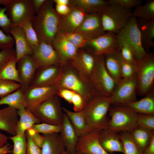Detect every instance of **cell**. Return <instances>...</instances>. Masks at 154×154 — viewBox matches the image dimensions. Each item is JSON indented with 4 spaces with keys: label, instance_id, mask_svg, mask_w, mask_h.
<instances>
[{
    "label": "cell",
    "instance_id": "1",
    "mask_svg": "<svg viewBox=\"0 0 154 154\" xmlns=\"http://www.w3.org/2000/svg\"><path fill=\"white\" fill-rule=\"evenodd\" d=\"M53 0H46L32 21L39 42L52 43L59 31L60 15Z\"/></svg>",
    "mask_w": 154,
    "mask_h": 154
},
{
    "label": "cell",
    "instance_id": "2",
    "mask_svg": "<svg viewBox=\"0 0 154 154\" xmlns=\"http://www.w3.org/2000/svg\"><path fill=\"white\" fill-rule=\"evenodd\" d=\"M111 105L110 97L97 95L86 104L82 111L89 132L107 128L108 114Z\"/></svg>",
    "mask_w": 154,
    "mask_h": 154
},
{
    "label": "cell",
    "instance_id": "3",
    "mask_svg": "<svg viewBox=\"0 0 154 154\" xmlns=\"http://www.w3.org/2000/svg\"><path fill=\"white\" fill-rule=\"evenodd\" d=\"M62 66V73L56 84L57 88L74 91L80 94L86 104L97 95L90 82L82 78L68 62Z\"/></svg>",
    "mask_w": 154,
    "mask_h": 154
},
{
    "label": "cell",
    "instance_id": "4",
    "mask_svg": "<svg viewBox=\"0 0 154 154\" xmlns=\"http://www.w3.org/2000/svg\"><path fill=\"white\" fill-rule=\"evenodd\" d=\"M117 35L120 49L122 45H127L133 53L136 62L147 55L142 44L136 18L131 17L125 26Z\"/></svg>",
    "mask_w": 154,
    "mask_h": 154
},
{
    "label": "cell",
    "instance_id": "5",
    "mask_svg": "<svg viewBox=\"0 0 154 154\" xmlns=\"http://www.w3.org/2000/svg\"><path fill=\"white\" fill-rule=\"evenodd\" d=\"M89 81L97 95L110 97L117 84L108 72L104 55L96 56Z\"/></svg>",
    "mask_w": 154,
    "mask_h": 154
},
{
    "label": "cell",
    "instance_id": "6",
    "mask_svg": "<svg viewBox=\"0 0 154 154\" xmlns=\"http://www.w3.org/2000/svg\"><path fill=\"white\" fill-rule=\"evenodd\" d=\"M108 114L107 128L118 132H130L137 126V114L126 105L112 104Z\"/></svg>",
    "mask_w": 154,
    "mask_h": 154
},
{
    "label": "cell",
    "instance_id": "7",
    "mask_svg": "<svg viewBox=\"0 0 154 154\" xmlns=\"http://www.w3.org/2000/svg\"><path fill=\"white\" fill-rule=\"evenodd\" d=\"M131 13L119 5L110 4L100 14L104 30L117 34L126 25L131 17Z\"/></svg>",
    "mask_w": 154,
    "mask_h": 154
},
{
    "label": "cell",
    "instance_id": "8",
    "mask_svg": "<svg viewBox=\"0 0 154 154\" xmlns=\"http://www.w3.org/2000/svg\"><path fill=\"white\" fill-rule=\"evenodd\" d=\"M58 96L55 94L31 111L42 123L61 126L64 116Z\"/></svg>",
    "mask_w": 154,
    "mask_h": 154
},
{
    "label": "cell",
    "instance_id": "9",
    "mask_svg": "<svg viewBox=\"0 0 154 154\" xmlns=\"http://www.w3.org/2000/svg\"><path fill=\"white\" fill-rule=\"evenodd\" d=\"M137 94L144 96L153 89L154 82V55L147 53L143 59L137 61Z\"/></svg>",
    "mask_w": 154,
    "mask_h": 154
},
{
    "label": "cell",
    "instance_id": "10",
    "mask_svg": "<svg viewBox=\"0 0 154 154\" xmlns=\"http://www.w3.org/2000/svg\"><path fill=\"white\" fill-rule=\"evenodd\" d=\"M6 7L11 27L21 26L26 21H32L36 14L31 0H12Z\"/></svg>",
    "mask_w": 154,
    "mask_h": 154
},
{
    "label": "cell",
    "instance_id": "11",
    "mask_svg": "<svg viewBox=\"0 0 154 154\" xmlns=\"http://www.w3.org/2000/svg\"><path fill=\"white\" fill-rule=\"evenodd\" d=\"M137 76L123 79L117 84L110 97L112 104L126 105L137 100Z\"/></svg>",
    "mask_w": 154,
    "mask_h": 154
},
{
    "label": "cell",
    "instance_id": "12",
    "mask_svg": "<svg viewBox=\"0 0 154 154\" xmlns=\"http://www.w3.org/2000/svg\"><path fill=\"white\" fill-rule=\"evenodd\" d=\"M88 51L95 56L120 52L117 40V35L106 32L102 35L88 41L86 45Z\"/></svg>",
    "mask_w": 154,
    "mask_h": 154
},
{
    "label": "cell",
    "instance_id": "13",
    "mask_svg": "<svg viewBox=\"0 0 154 154\" xmlns=\"http://www.w3.org/2000/svg\"><path fill=\"white\" fill-rule=\"evenodd\" d=\"M32 49L31 56L38 67L60 65L58 55L51 43L40 42Z\"/></svg>",
    "mask_w": 154,
    "mask_h": 154
},
{
    "label": "cell",
    "instance_id": "14",
    "mask_svg": "<svg viewBox=\"0 0 154 154\" xmlns=\"http://www.w3.org/2000/svg\"><path fill=\"white\" fill-rule=\"evenodd\" d=\"M96 60V56L88 51L79 49L75 56L68 63L82 78L89 82Z\"/></svg>",
    "mask_w": 154,
    "mask_h": 154
},
{
    "label": "cell",
    "instance_id": "15",
    "mask_svg": "<svg viewBox=\"0 0 154 154\" xmlns=\"http://www.w3.org/2000/svg\"><path fill=\"white\" fill-rule=\"evenodd\" d=\"M62 67L60 64L39 67L30 87L56 85L60 76Z\"/></svg>",
    "mask_w": 154,
    "mask_h": 154
},
{
    "label": "cell",
    "instance_id": "16",
    "mask_svg": "<svg viewBox=\"0 0 154 154\" xmlns=\"http://www.w3.org/2000/svg\"><path fill=\"white\" fill-rule=\"evenodd\" d=\"M56 85L29 87L24 92L26 108L31 111L34 110L42 102L56 94Z\"/></svg>",
    "mask_w": 154,
    "mask_h": 154
},
{
    "label": "cell",
    "instance_id": "17",
    "mask_svg": "<svg viewBox=\"0 0 154 154\" xmlns=\"http://www.w3.org/2000/svg\"><path fill=\"white\" fill-rule=\"evenodd\" d=\"M20 88L24 92L30 86L37 69V64L30 55L24 56L17 60V63Z\"/></svg>",
    "mask_w": 154,
    "mask_h": 154
},
{
    "label": "cell",
    "instance_id": "18",
    "mask_svg": "<svg viewBox=\"0 0 154 154\" xmlns=\"http://www.w3.org/2000/svg\"><path fill=\"white\" fill-rule=\"evenodd\" d=\"M88 41L96 38L106 32L102 25L100 14H88L76 30Z\"/></svg>",
    "mask_w": 154,
    "mask_h": 154
},
{
    "label": "cell",
    "instance_id": "19",
    "mask_svg": "<svg viewBox=\"0 0 154 154\" xmlns=\"http://www.w3.org/2000/svg\"><path fill=\"white\" fill-rule=\"evenodd\" d=\"M100 131L89 132L79 137L76 152L83 154H113L106 151L99 140Z\"/></svg>",
    "mask_w": 154,
    "mask_h": 154
},
{
    "label": "cell",
    "instance_id": "20",
    "mask_svg": "<svg viewBox=\"0 0 154 154\" xmlns=\"http://www.w3.org/2000/svg\"><path fill=\"white\" fill-rule=\"evenodd\" d=\"M69 6L71 9L69 13L65 15H60L59 31L61 32H74L88 14L79 7Z\"/></svg>",
    "mask_w": 154,
    "mask_h": 154
},
{
    "label": "cell",
    "instance_id": "21",
    "mask_svg": "<svg viewBox=\"0 0 154 154\" xmlns=\"http://www.w3.org/2000/svg\"><path fill=\"white\" fill-rule=\"evenodd\" d=\"M51 44L58 55L61 66L73 58L79 49L68 41L59 31Z\"/></svg>",
    "mask_w": 154,
    "mask_h": 154
},
{
    "label": "cell",
    "instance_id": "22",
    "mask_svg": "<svg viewBox=\"0 0 154 154\" xmlns=\"http://www.w3.org/2000/svg\"><path fill=\"white\" fill-rule=\"evenodd\" d=\"M59 133L66 150L70 154H75L79 137L64 113L61 130Z\"/></svg>",
    "mask_w": 154,
    "mask_h": 154
},
{
    "label": "cell",
    "instance_id": "23",
    "mask_svg": "<svg viewBox=\"0 0 154 154\" xmlns=\"http://www.w3.org/2000/svg\"><path fill=\"white\" fill-rule=\"evenodd\" d=\"M99 140L104 149L107 152L123 153L122 143L119 132L108 128L100 132Z\"/></svg>",
    "mask_w": 154,
    "mask_h": 154
},
{
    "label": "cell",
    "instance_id": "24",
    "mask_svg": "<svg viewBox=\"0 0 154 154\" xmlns=\"http://www.w3.org/2000/svg\"><path fill=\"white\" fill-rule=\"evenodd\" d=\"M18 111L9 106L0 109V130L13 136L17 134V127L19 120Z\"/></svg>",
    "mask_w": 154,
    "mask_h": 154
},
{
    "label": "cell",
    "instance_id": "25",
    "mask_svg": "<svg viewBox=\"0 0 154 154\" xmlns=\"http://www.w3.org/2000/svg\"><path fill=\"white\" fill-rule=\"evenodd\" d=\"M9 33L13 38L16 44L15 50L17 60L25 55L31 56L33 49L28 44L21 27H11Z\"/></svg>",
    "mask_w": 154,
    "mask_h": 154
},
{
    "label": "cell",
    "instance_id": "26",
    "mask_svg": "<svg viewBox=\"0 0 154 154\" xmlns=\"http://www.w3.org/2000/svg\"><path fill=\"white\" fill-rule=\"evenodd\" d=\"M110 4L104 0H70L69 5L79 7L87 14H100Z\"/></svg>",
    "mask_w": 154,
    "mask_h": 154
},
{
    "label": "cell",
    "instance_id": "27",
    "mask_svg": "<svg viewBox=\"0 0 154 154\" xmlns=\"http://www.w3.org/2000/svg\"><path fill=\"white\" fill-rule=\"evenodd\" d=\"M104 55L106 68L117 84L123 79L121 72V55L120 52L107 54Z\"/></svg>",
    "mask_w": 154,
    "mask_h": 154
},
{
    "label": "cell",
    "instance_id": "28",
    "mask_svg": "<svg viewBox=\"0 0 154 154\" xmlns=\"http://www.w3.org/2000/svg\"><path fill=\"white\" fill-rule=\"evenodd\" d=\"M142 44L146 51L154 46V19L145 20L139 19L137 20Z\"/></svg>",
    "mask_w": 154,
    "mask_h": 154
},
{
    "label": "cell",
    "instance_id": "29",
    "mask_svg": "<svg viewBox=\"0 0 154 154\" xmlns=\"http://www.w3.org/2000/svg\"><path fill=\"white\" fill-rule=\"evenodd\" d=\"M43 135L44 140L41 148L42 154H60L66 150L59 133Z\"/></svg>",
    "mask_w": 154,
    "mask_h": 154
},
{
    "label": "cell",
    "instance_id": "30",
    "mask_svg": "<svg viewBox=\"0 0 154 154\" xmlns=\"http://www.w3.org/2000/svg\"><path fill=\"white\" fill-rule=\"evenodd\" d=\"M138 114H154L153 89L139 100L125 105Z\"/></svg>",
    "mask_w": 154,
    "mask_h": 154
},
{
    "label": "cell",
    "instance_id": "31",
    "mask_svg": "<svg viewBox=\"0 0 154 154\" xmlns=\"http://www.w3.org/2000/svg\"><path fill=\"white\" fill-rule=\"evenodd\" d=\"M130 133L132 140L142 153L148 146L154 136V131L138 126Z\"/></svg>",
    "mask_w": 154,
    "mask_h": 154
},
{
    "label": "cell",
    "instance_id": "32",
    "mask_svg": "<svg viewBox=\"0 0 154 154\" xmlns=\"http://www.w3.org/2000/svg\"><path fill=\"white\" fill-rule=\"evenodd\" d=\"M62 108L64 113L67 116L79 137L89 133L82 110L75 112L65 108Z\"/></svg>",
    "mask_w": 154,
    "mask_h": 154
},
{
    "label": "cell",
    "instance_id": "33",
    "mask_svg": "<svg viewBox=\"0 0 154 154\" xmlns=\"http://www.w3.org/2000/svg\"><path fill=\"white\" fill-rule=\"evenodd\" d=\"M7 105L18 110L26 108V102L24 92L19 88L0 99V105Z\"/></svg>",
    "mask_w": 154,
    "mask_h": 154
},
{
    "label": "cell",
    "instance_id": "34",
    "mask_svg": "<svg viewBox=\"0 0 154 154\" xmlns=\"http://www.w3.org/2000/svg\"><path fill=\"white\" fill-rule=\"evenodd\" d=\"M17 61L16 56H13L0 67V79L13 80L20 84L16 66Z\"/></svg>",
    "mask_w": 154,
    "mask_h": 154
},
{
    "label": "cell",
    "instance_id": "35",
    "mask_svg": "<svg viewBox=\"0 0 154 154\" xmlns=\"http://www.w3.org/2000/svg\"><path fill=\"white\" fill-rule=\"evenodd\" d=\"M131 13V16L145 20L154 19V0H149L143 5L136 6Z\"/></svg>",
    "mask_w": 154,
    "mask_h": 154
},
{
    "label": "cell",
    "instance_id": "36",
    "mask_svg": "<svg viewBox=\"0 0 154 154\" xmlns=\"http://www.w3.org/2000/svg\"><path fill=\"white\" fill-rule=\"evenodd\" d=\"M13 142L12 151L9 154H27V141L25 132L8 137Z\"/></svg>",
    "mask_w": 154,
    "mask_h": 154
},
{
    "label": "cell",
    "instance_id": "37",
    "mask_svg": "<svg viewBox=\"0 0 154 154\" xmlns=\"http://www.w3.org/2000/svg\"><path fill=\"white\" fill-rule=\"evenodd\" d=\"M123 147L124 154H142L132 140L130 132H119Z\"/></svg>",
    "mask_w": 154,
    "mask_h": 154
},
{
    "label": "cell",
    "instance_id": "38",
    "mask_svg": "<svg viewBox=\"0 0 154 154\" xmlns=\"http://www.w3.org/2000/svg\"><path fill=\"white\" fill-rule=\"evenodd\" d=\"M24 33L27 41L33 49L39 42L37 33L34 29L32 21H27L21 26Z\"/></svg>",
    "mask_w": 154,
    "mask_h": 154
},
{
    "label": "cell",
    "instance_id": "39",
    "mask_svg": "<svg viewBox=\"0 0 154 154\" xmlns=\"http://www.w3.org/2000/svg\"><path fill=\"white\" fill-rule=\"evenodd\" d=\"M21 84L14 81L0 79V98L5 97L21 88Z\"/></svg>",
    "mask_w": 154,
    "mask_h": 154
},
{
    "label": "cell",
    "instance_id": "40",
    "mask_svg": "<svg viewBox=\"0 0 154 154\" xmlns=\"http://www.w3.org/2000/svg\"><path fill=\"white\" fill-rule=\"evenodd\" d=\"M60 32L68 41L78 49L86 46L88 41L83 36L77 33Z\"/></svg>",
    "mask_w": 154,
    "mask_h": 154
},
{
    "label": "cell",
    "instance_id": "41",
    "mask_svg": "<svg viewBox=\"0 0 154 154\" xmlns=\"http://www.w3.org/2000/svg\"><path fill=\"white\" fill-rule=\"evenodd\" d=\"M18 114L19 118L17 127L30 122H34L35 124L41 123L31 111L26 108L18 110Z\"/></svg>",
    "mask_w": 154,
    "mask_h": 154
},
{
    "label": "cell",
    "instance_id": "42",
    "mask_svg": "<svg viewBox=\"0 0 154 154\" xmlns=\"http://www.w3.org/2000/svg\"><path fill=\"white\" fill-rule=\"evenodd\" d=\"M121 55V72L122 79H129L136 76V65L125 60Z\"/></svg>",
    "mask_w": 154,
    "mask_h": 154
},
{
    "label": "cell",
    "instance_id": "43",
    "mask_svg": "<svg viewBox=\"0 0 154 154\" xmlns=\"http://www.w3.org/2000/svg\"><path fill=\"white\" fill-rule=\"evenodd\" d=\"M32 127L36 133L43 134L59 133L61 130L60 126L42 123L34 124Z\"/></svg>",
    "mask_w": 154,
    "mask_h": 154
},
{
    "label": "cell",
    "instance_id": "44",
    "mask_svg": "<svg viewBox=\"0 0 154 154\" xmlns=\"http://www.w3.org/2000/svg\"><path fill=\"white\" fill-rule=\"evenodd\" d=\"M137 124L138 126L154 131V114H137Z\"/></svg>",
    "mask_w": 154,
    "mask_h": 154
},
{
    "label": "cell",
    "instance_id": "45",
    "mask_svg": "<svg viewBox=\"0 0 154 154\" xmlns=\"http://www.w3.org/2000/svg\"><path fill=\"white\" fill-rule=\"evenodd\" d=\"M6 7H0V28L6 34L9 33L11 27L10 21L6 13Z\"/></svg>",
    "mask_w": 154,
    "mask_h": 154
},
{
    "label": "cell",
    "instance_id": "46",
    "mask_svg": "<svg viewBox=\"0 0 154 154\" xmlns=\"http://www.w3.org/2000/svg\"><path fill=\"white\" fill-rule=\"evenodd\" d=\"M14 40L10 33H5L0 29V49L13 48Z\"/></svg>",
    "mask_w": 154,
    "mask_h": 154
},
{
    "label": "cell",
    "instance_id": "47",
    "mask_svg": "<svg viewBox=\"0 0 154 154\" xmlns=\"http://www.w3.org/2000/svg\"><path fill=\"white\" fill-rule=\"evenodd\" d=\"M110 4H117L129 10L141 4L140 0H109Z\"/></svg>",
    "mask_w": 154,
    "mask_h": 154
},
{
    "label": "cell",
    "instance_id": "48",
    "mask_svg": "<svg viewBox=\"0 0 154 154\" xmlns=\"http://www.w3.org/2000/svg\"><path fill=\"white\" fill-rule=\"evenodd\" d=\"M120 52L125 60L136 65L137 62L133 54L127 45L123 44L120 46Z\"/></svg>",
    "mask_w": 154,
    "mask_h": 154
},
{
    "label": "cell",
    "instance_id": "49",
    "mask_svg": "<svg viewBox=\"0 0 154 154\" xmlns=\"http://www.w3.org/2000/svg\"><path fill=\"white\" fill-rule=\"evenodd\" d=\"M74 111L78 112L82 111L86 103L82 97L79 94L75 92L72 101Z\"/></svg>",
    "mask_w": 154,
    "mask_h": 154
},
{
    "label": "cell",
    "instance_id": "50",
    "mask_svg": "<svg viewBox=\"0 0 154 154\" xmlns=\"http://www.w3.org/2000/svg\"><path fill=\"white\" fill-rule=\"evenodd\" d=\"M26 134L27 141V154H42L41 148L34 142L29 135L26 133Z\"/></svg>",
    "mask_w": 154,
    "mask_h": 154
},
{
    "label": "cell",
    "instance_id": "51",
    "mask_svg": "<svg viewBox=\"0 0 154 154\" xmlns=\"http://www.w3.org/2000/svg\"><path fill=\"white\" fill-rule=\"evenodd\" d=\"M16 56L15 50L13 48H7L0 51V67L11 57Z\"/></svg>",
    "mask_w": 154,
    "mask_h": 154
},
{
    "label": "cell",
    "instance_id": "52",
    "mask_svg": "<svg viewBox=\"0 0 154 154\" xmlns=\"http://www.w3.org/2000/svg\"><path fill=\"white\" fill-rule=\"evenodd\" d=\"M74 92L73 91L66 88H57L56 94L58 96L61 97L68 103L71 104L72 98Z\"/></svg>",
    "mask_w": 154,
    "mask_h": 154
},
{
    "label": "cell",
    "instance_id": "53",
    "mask_svg": "<svg viewBox=\"0 0 154 154\" xmlns=\"http://www.w3.org/2000/svg\"><path fill=\"white\" fill-rule=\"evenodd\" d=\"M55 9L59 15L64 16L69 13L71 8L69 5L56 4Z\"/></svg>",
    "mask_w": 154,
    "mask_h": 154
},
{
    "label": "cell",
    "instance_id": "54",
    "mask_svg": "<svg viewBox=\"0 0 154 154\" xmlns=\"http://www.w3.org/2000/svg\"><path fill=\"white\" fill-rule=\"evenodd\" d=\"M34 142L39 147L41 148L43 144L44 137L43 135L39 133H36L32 136H30Z\"/></svg>",
    "mask_w": 154,
    "mask_h": 154
},
{
    "label": "cell",
    "instance_id": "55",
    "mask_svg": "<svg viewBox=\"0 0 154 154\" xmlns=\"http://www.w3.org/2000/svg\"><path fill=\"white\" fill-rule=\"evenodd\" d=\"M142 154H154V136L148 146Z\"/></svg>",
    "mask_w": 154,
    "mask_h": 154
},
{
    "label": "cell",
    "instance_id": "56",
    "mask_svg": "<svg viewBox=\"0 0 154 154\" xmlns=\"http://www.w3.org/2000/svg\"><path fill=\"white\" fill-rule=\"evenodd\" d=\"M13 146L11 144L7 143L3 147L0 148V154H10L12 151Z\"/></svg>",
    "mask_w": 154,
    "mask_h": 154
},
{
    "label": "cell",
    "instance_id": "57",
    "mask_svg": "<svg viewBox=\"0 0 154 154\" xmlns=\"http://www.w3.org/2000/svg\"><path fill=\"white\" fill-rule=\"evenodd\" d=\"M32 3L36 13L41 7L46 0H31Z\"/></svg>",
    "mask_w": 154,
    "mask_h": 154
},
{
    "label": "cell",
    "instance_id": "58",
    "mask_svg": "<svg viewBox=\"0 0 154 154\" xmlns=\"http://www.w3.org/2000/svg\"><path fill=\"white\" fill-rule=\"evenodd\" d=\"M8 139L6 135L0 133V148L7 143Z\"/></svg>",
    "mask_w": 154,
    "mask_h": 154
},
{
    "label": "cell",
    "instance_id": "59",
    "mask_svg": "<svg viewBox=\"0 0 154 154\" xmlns=\"http://www.w3.org/2000/svg\"><path fill=\"white\" fill-rule=\"evenodd\" d=\"M54 3L56 4L69 5L70 0H53Z\"/></svg>",
    "mask_w": 154,
    "mask_h": 154
},
{
    "label": "cell",
    "instance_id": "60",
    "mask_svg": "<svg viewBox=\"0 0 154 154\" xmlns=\"http://www.w3.org/2000/svg\"><path fill=\"white\" fill-rule=\"evenodd\" d=\"M12 0H0V5H3L6 7L8 5Z\"/></svg>",
    "mask_w": 154,
    "mask_h": 154
},
{
    "label": "cell",
    "instance_id": "61",
    "mask_svg": "<svg viewBox=\"0 0 154 154\" xmlns=\"http://www.w3.org/2000/svg\"><path fill=\"white\" fill-rule=\"evenodd\" d=\"M60 154H70L66 150L64 151Z\"/></svg>",
    "mask_w": 154,
    "mask_h": 154
},
{
    "label": "cell",
    "instance_id": "62",
    "mask_svg": "<svg viewBox=\"0 0 154 154\" xmlns=\"http://www.w3.org/2000/svg\"><path fill=\"white\" fill-rule=\"evenodd\" d=\"M75 154H83L80 153H78V152H76L75 153Z\"/></svg>",
    "mask_w": 154,
    "mask_h": 154
},
{
    "label": "cell",
    "instance_id": "63",
    "mask_svg": "<svg viewBox=\"0 0 154 154\" xmlns=\"http://www.w3.org/2000/svg\"><path fill=\"white\" fill-rule=\"evenodd\" d=\"M1 98H0V99Z\"/></svg>",
    "mask_w": 154,
    "mask_h": 154
}]
</instances>
